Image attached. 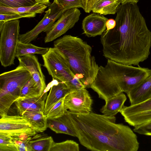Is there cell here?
I'll return each instance as SVG.
<instances>
[{
    "label": "cell",
    "instance_id": "obj_1",
    "mask_svg": "<svg viewBox=\"0 0 151 151\" xmlns=\"http://www.w3.org/2000/svg\"><path fill=\"white\" fill-rule=\"evenodd\" d=\"M116 13L115 27L101 35L103 55L124 64L139 66L150 54L151 32L137 3L121 4Z\"/></svg>",
    "mask_w": 151,
    "mask_h": 151
},
{
    "label": "cell",
    "instance_id": "obj_2",
    "mask_svg": "<svg viewBox=\"0 0 151 151\" xmlns=\"http://www.w3.org/2000/svg\"><path fill=\"white\" fill-rule=\"evenodd\" d=\"M81 144L93 151H137V137L128 126L116 123V118L90 112L78 114L68 110Z\"/></svg>",
    "mask_w": 151,
    "mask_h": 151
},
{
    "label": "cell",
    "instance_id": "obj_3",
    "mask_svg": "<svg viewBox=\"0 0 151 151\" xmlns=\"http://www.w3.org/2000/svg\"><path fill=\"white\" fill-rule=\"evenodd\" d=\"M54 47L63 53L70 67L85 88H90L99 66L92 55V48L77 37L65 35L54 42Z\"/></svg>",
    "mask_w": 151,
    "mask_h": 151
},
{
    "label": "cell",
    "instance_id": "obj_4",
    "mask_svg": "<svg viewBox=\"0 0 151 151\" xmlns=\"http://www.w3.org/2000/svg\"><path fill=\"white\" fill-rule=\"evenodd\" d=\"M124 64L108 60L101 74L102 87L108 94L114 96L126 93L141 84L151 74V69Z\"/></svg>",
    "mask_w": 151,
    "mask_h": 151
},
{
    "label": "cell",
    "instance_id": "obj_5",
    "mask_svg": "<svg viewBox=\"0 0 151 151\" xmlns=\"http://www.w3.org/2000/svg\"><path fill=\"white\" fill-rule=\"evenodd\" d=\"M31 77L29 71L20 64L15 69L0 74V117L7 114L11 105L19 97L22 89Z\"/></svg>",
    "mask_w": 151,
    "mask_h": 151
},
{
    "label": "cell",
    "instance_id": "obj_6",
    "mask_svg": "<svg viewBox=\"0 0 151 151\" xmlns=\"http://www.w3.org/2000/svg\"><path fill=\"white\" fill-rule=\"evenodd\" d=\"M42 56L43 66L53 79L65 83L68 87L74 90L85 88L73 73L64 56L58 48L50 47Z\"/></svg>",
    "mask_w": 151,
    "mask_h": 151
},
{
    "label": "cell",
    "instance_id": "obj_7",
    "mask_svg": "<svg viewBox=\"0 0 151 151\" xmlns=\"http://www.w3.org/2000/svg\"><path fill=\"white\" fill-rule=\"evenodd\" d=\"M19 22L17 19L0 24V61L4 67L14 64L19 41Z\"/></svg>",
    "mask_w": 151,
    "mask_h": 151
},
{
    "label": "cell",
    "instance_id": "obj_8",
    "mask_svg": "<svg viewBox=\"0 0 151 151\" xmlns=\"http://www.w3.org/2000/svg\"><path fill=\"white\" fill-rule=\"evenodd\" d=\"M65 11L53 1L49 5L43 18L32 29L19 35V42L28 43L35 40L41 33L45 32L50 27Z\"/></svg>",
    "mask_w": 151,
    "mask_h": 151
},
{
    "label": "cell",
    "instance_id": "obj_9",
    "mask_svg": "<svg viewBox=\"0 0 151 151\" xmlns=\"http://www.w3.org/2000/svg\"><path fill=\"white\" fill-rule=\"evenodd\" d=\"M125 121L133 127L151 121V97L129 106H124L120 111Z\"/></svg>",
    "mask_w": 151,
    "mask_h": 151
},
{
    "label": "cell",
    "instance_id": "obj_10",
    "mask_svg": "<svg viewBox=\"0 0 151 151\" xmlns=\"http://www.w3.org/2000/svg\"><path fill=\"white\" fill-rule=\"evenodd\" d=\"M81 13L77 8L65 11L58 20L45 32V43L53 41L65 33L78 22Z\"/></svg>",
    "mask_w": 151,
    "mask_h": 151
},
{
    "label": "cell",
    "instance_id": "obj_11",
    "mask_svg": "<svg viewBox=\"0 0 151 151\" xmlns=\"http://www.w3.org/2000/svg\"><path fill=\"white\" fill-rule=\"evenodd\" d=\"M0 117V134L10 136L23 133L29 134L33 136L36 134L29 121L22 115L6 114Z\"/></svg>",
    "mask_w": 151,
    "mask_h": 151
},
{
    "label": "cell",
    "instance_id": "obj_12",
    "mask_svg": "<svg viewBox=\"0 0 151 151\" xmlns=\"http://www.w3.org/2000/svg\"><path fill=\"white\" fill-rule=\"evenodd\" d=\"M93 100L86 88L78 89L69 93L65 97V110L78 114H86L91 112Z\"/></svg>",
    "mask_w": 151,
    "mask_h": 151
},
{
    "label": "cell",
    "instance_id": "obj_13",
    "mask_svg": "<svg viewBox=\"0 0 151 151\" xmlns=\"http://www.w3.org/2000/svg\"><path fill=\"white\" fill-rule=\"evenodd\" d=\"M19 64L25 67L30 72L35 81L42 95L46 88L45 78L37 57L34 55H29L17 58Z\"/></svg>",
    "mask_w": 151,
    "mask_h": 151
},
{
    "label": "cell",
    "instance_id": "obj_14",
    "mask_svg": "<svg viewBox=\"0 0 151 151\" xmlns=\"http://www.w3.org/2000/svg\"><path fill=\"white\" fill-rule=\"evenodd\" d=\"M108 19L103 15L95 13L85 17L82 23L84 33L88 37L101 35L106 30V23Z\"/></svg>",
    "mask_w": 151,
    "mask_h": 151
},
{
    "label": "cell",
    "instance_id": "obj_15",
    "mask_svg": "<svg viewBox=\"0 0 151 151\" xmlns=\"http://www.w3.org/2000/svg\"><path fill=\"white\" fill-rule=\"evenodd\" d=\"M47 92H44L41 96L33 97H20L15 103L19 115L26 111L44 113Z\"/></svg>",
    "mask_w": 151,
    "mask_h": 151
},
{
    "label": "cell",
    "instance_id": "obj_16",
    "mask_svg": "<svg viewBox=\"0 0 151 151\" xmlns=\"http://www.w3.org/2000/svg\"><path fill=\"white\" fill-rule=\"evenodd\" d=\"M47 127L56 133H63L77 137L76 133L67 110H65L64 114L59 117L47 119Z\"/></svg>",
    "mask_w": 151,
    "mask_h": 151
},
{
    "label": "cell",
    "instance_id": "obj_17",
    "mask_svg": "<svg viewBox=\"0 0 151 151\" xmlns=\"http://www.w3.org/2000/svg\"><path fill=\"white\" fill-rule=\"evenodd\" d=\"M75 90H76L68 87L63 82L60 81L52 85L45 100L44 114L46 115L52 106L61 99Z\"/></svg>",
    "mask_w": 151,
    "mask_h": 151
},
{
    "label": "cell",
    "instance_id": "obj_18",
    "mask_svg": "<svg viewBox=\"0 0 151 151\" xmlns=\"http://www.w3.org/2000/svg\"><path fill=\"white\" fill-rule=\"evenodd\" d=\"M131 105L143 101L151 97V74L141 84L127 93Z\"/></svg>",
    "mask_w": 151,
    "mask_h": 151
},
{
    "label": "cell",
    "instance_id": "obj_19",
    "mask_svg": "<svg viewBox=\"0 0 151 151\" xmlns=\"http://www.w3.org/2000/svg\"><path fill=\"white\" fill-rule=\"evenodd\" d=\"M126 99V96L123 92L111 97L105 101V104L100 111L106 116H114L119 112Z\"/></svg>",
    "mask_w": 151,
    "mask_h": 151
},
{
    "label": "cell",
    "instance_id": "obj_20",
    "mask_svg": "<svg viewBox=\"0 0 151 151\" xmlns=\"http://www.w3.org/2000/svg\"><path fill=\"white\" fill-rule=\"evenodd\" d=\"M121 4L119 0H98L94 4L92 11L103 15L114 14L117 12Z\"/></svg>",
    "mask_w": 151,
    "mask_h": 151
},
{
    "label": "cell",
    "instance_id": "obj_21",
    "mask_svg": "<svg viewBox=\"0 0 151 151\" xmlns=\"http://www.w3.org/2000/svg\"><path fill=\"white\" fill-rule=\"evenodd\" d=\"M47 7V6L44 4L37 3L32 6L17 8H10L0 5V14H41L44 12Z\"/></svg>",
    "mask_w": 151,
    "mask_h": 151
},
{
    "label": "cell",
    "instance_id": "obj_22",
    "mask_svg": "<svg viewBox=\"0 0 151 151\" xmlns=\"http://www.w3.org/2000/svg\"><path fill=\"white\" fill-rule=\"evenodd\" d=\"M54 142L52 137L47 134H35L29 141L32 151H50Z\"/></svg>",
    "mask_w": 151,
    "mask_h": 151
},
{
    "label": "cell",
    "instance_id": "obj_23",
    "mask_svg": "<svg viewBox=\"0 0 151 151\" xmlns=\"http://www.w3.org/2000/svg\"><path fill=\"white\" fill-rule=\"evenodd\" d=\"M22 115L29 119L32 128L36 132H43L47 128V119L44 113L26 111Z\"/></svg>",
    "mask_w": 151,
    "mask_h": 151
},
{
    "label": "cell",
    "instance_id": "obj_24",
    "mask_svg": "<svg viewBox=\"0 0 151 151\" xmlns=\"http://www.w3.org/2000/svg\"><path fill=\"white\" fill-rule=\"evenodd\" d=\"M48 47H38L30 43H24L19 41L17 47L16 57L17 58L29 55L45 54L49 49Z\"/></svg>",
    "mask_w": 151,
    "mask_h": 151
},
{
    "label": "cell",
    "instance_id": "obj_25",
    "mask_svg": "<svg viewBox=\"0 0 151 151\" xmlns=\"http://www.w3.org/2000/svg\"><path fill=\"white\" fill-rule=\"evenodd\" d=\"M37 84L31 77L22 89L19 97H33L41 96Z\"/></svg>",
    "mask_w": 151,
    "mask_h": 151
},
{
    "label": "cell",
    "instance_id": "obj_26",
    "mask_svg": "<svg viewBox=\"0 0 151 151\" xmlns=\"http://www.w3.org/2000/svg\"><path fill=\"white\" fill-rule=\"evenodd\" d=\"M78 144L72 140H67L59 143L54 142L50 151H79Z\"/></svg>",
    "mask_w": 151,
    "mask_h": 151
},
{
    "label": "cell",
    "instance_id": "obj_27",
    "mask_svg": "<svg viewBox=\"0 0 151 151\" xmlns=\"http://www.w3.org/2000/svg\"><path fill=\"white\" fill-rule=\"evenodd\" d=\"M64 97L58 101L46 115L47 119L57 118L64 114L65 110L64 106Z\"/></svg>",
    "mask_w": 151,
    "mask_h": 151
},
{
    "label": "cell",
    "instance_id": "obj_28",
    "mask_svg": "<svg viewBox=\"0 0 151 151\" xmlns=\"http://www.w3.org/2000/svg\"><path fill=\"white\" fill-rule=\"evenodd\" d=\"M36 3L34 0H0V5L10 8L32 6Z\"/></svg>",
    "mask_w": 151,
    "mask_h": 151
},
{
    "label": "cell",
    "instance_id": "obj_29",
    "mask_svg": "<svg viewBox=\"0 0 151 151\" xmlns=\"http://www.w3.org/2000/svg\"><path fill=\"white\" fill-rule=\"evenodd\" d=\"M53 1L65 11L77 8L84 9L83 0H54Z\"/></svg>",
    "mask_w": 151,
    "mask_h": 151
},
{
    "label": "cell",
    "instance_id": "obj_30",
    "mask_svg": "<svg viewBox=\"0 0 151 151\" xmlns=\"http://www.w3.org/2000/svg\"><path fill=\"white\" fill-rule=\"evenodd\" d=\"M0 151H17L10 136L0 134Z\"/></svg>",
    "mask_w": 151,
    "mask_h": 151
},
{
    "label": "cell",
    "instance_id": "obj_31",
    "mask_svg": "<svg viewBox=\"0 0 151 151\" xmlns=\"http://www.w3.org/2000/svg\"><path fill=\"white\" fill-rule=\"evenodd\" d=\"M35 14H0V24H3L5 22L18 19L22 18H32L36 17Z\"/></svg>",
    "mask_w": 151,
    "mask_h": 151
},
{
    "label": "cell",
    "instance_id": "obj_32",
    "mask_svg": "<svg viewBox=\"0 0 151 151\" xmlns=\"http://www.w3.org/2000/svg\"><path fill=\"white\" fill-rule=\"evenodd\" d=\"M32 137V136L30 137L25 140L14 139L12 138L17 151H32V147L29 143Z\"/></svg>",
    "mask_w": 151,
    "mask_h": 151
},
{
    "label": "cell",
    "instance_id": "obj_33",
    "mask_svg": "<svg viewBox=\"0 0 151 151\" xmlns=\"http://www.w3.org/2000/svg\"><path fill=\"white\" fill-rule=\"evenodd\" d=\"M133 131L141 134L151 136V121L134 127Z\"/></svg>",
    "mask_w": 151,
    "mask_h": 151
},
{
    "label": "cell",
    "instance_id": "obj_34",
    "mask_svg": "<svg viewBox=\"0 0 151 151\" xmlns=\"http://www.w3.org/2000/svg\"><path fill=\"white\" fill-rule=\"evenodd\" d=\"M84 7L83 10L86 13L92 11V7L95 3V0H83Z\"/></svg>",
    "mask_w": 151,
    "mask_h": 151
},
{
    "label": "cell",
    "instance_id": "obj_35",
    "mask_svg": "<svg viewBox=\"0 0 151 151\" xmlns=\"http://www.w3.org/2000/svg\"><path fill=\"white\" fill-rule=\"evenodd\" d=\"M116 22L115 20L111 19H108L106 23V30L113 29L115 26Z\"/></svg>",
    "mask_w": 151,
    "mask_h": 151
},
{
    "label": "cell",
    "instance_id": "obj_36",
    "mask_svg": "<svg viewBox=\"0 0 151 151\" xmlns=\"http://www.w3.org/2000/svg\"><path fill=\"white\" fill-rule=\"evenodd\" d=\"M121 4H124L128 3H136L139 0H119Z\"/></svg>",
    "mask_w": 151,
    "mask_h": 151
},
{
    "label": "cell",
    "instance_id": "obj_37",
    "mask_svg": "<svg viewBox=\"0 0 151 151\" xmlns=\"http://www.w3.org/2000/svg\"><path fill=\"white\" fill-rule=\"evenodd\" d=\"M50 0H34L36 3H42L46 5H49Z\"/></svg>",
    "mask_w": 151,
    "mask_h": 151
},
{
    "label": "cell",
    "instance_id": "obj_38",
    "mask_svg": "<svg viewBox=\"0 0 151 151\" xmlns=\"http://www.w3.org/2000/svg\"><path fill=\"white\" fill-rule=\"evenodd\" d=\"M97 0H95V2L96 1H97Z\"/></svg>",
    "mask_w": 151,
    "mask_h": 151
}]
</instances>
